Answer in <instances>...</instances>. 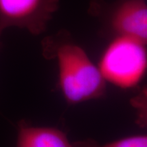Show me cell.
Wrapping results in <instances>:
<instances>
[{"label":"cell","instance_id":"7","mask_svg":"<svg viewBox=\"0 0 147 147\" xmlns=\"http://www.w3.org/2000/svg\"><path fill=\"white\" fill-rule=\"evenodd\" d=\"M1 33H2V32H1V31H0V36H1ZM0 47H1V42H0Z\"/></svg>","mask_w":147,"mask_h":147},{"label":"cell","instance_id":"3","mask_svg":"<svg viewBox=\"0 0 147 147\" xmlns=\"http://www.w3.org/2000/svg\"><path fill=\"white\" fill-rule=\"evenodd\" d=\"M59 0H0V31L10 27L34 35L44 32Z\"/></svg>","mask_w":147,"mask_h":147},{"label":"cell","instance_id":"6","mask_svg":"<svg viewBox=\"0 0 147 147\" xmlns=\"http://www.w3.org/2000/svg\"><path fill=\"white\" fill-rule=\"evenodd\" d=\"M84 147H147V137L145 135L132 136L99 146L95 144H84Z\"/></svg>","mask_w":147,"mask_h":147},{"label":"cell","instance_id":"1","mask_svg":"<svg viewBox=\"0 0 147 147\" xmlns=\"http://www.w3.org/2000/svg\"><path fill=\"white\" fill-rule=\"evenodd\" d=\"M53 53L57 60L60 88L69 104L95 100L104 95L106 81L81 47L63 42L55 47Z\"/></svg>","mask_w":147,"mask_h":147},{"label":"cell","instance_id":"4","mask_svg":"<svg viewBox=\"0 0 147 147\" xmlns=\"http://www.w3.org/2000/svg\"><path fill=\"white\" fill-rule=\"evenodd\" d=\"M111 26L118 36L146 44L147 5L144 0H127L119 5L112 16Z\"/></svg>","mask_w":147,"mask_h":147},{"label":"cell","instance_id":"2","mask_svg":"<svg viewBox=\"0 0 147 147\" xmlns=\"http://www.w3.org/2000/svg\"><path fill=\"white\" fill-rule=\"evenodd\" d=\"M146 45L129 37L117 36L106 48L99 64L104 80L122 89L139 83L146 69Z\"/></svg>","mask_w":147,"mask_h":147},{"label":"cell","instance_id":"5","mask_svg":"<svg viewBox=\"0 0 147 147\" xmlns=\"http://www.w3.org/2000/svg\"><path fill=\"white\" fill-rule=\"evenodd\" d=\"M16 147H82V144H72L66 134L57 128L34 127L25 121L18 125Z\"/></svg>","mask_w":147,"mask_h":147}]
</instances>
